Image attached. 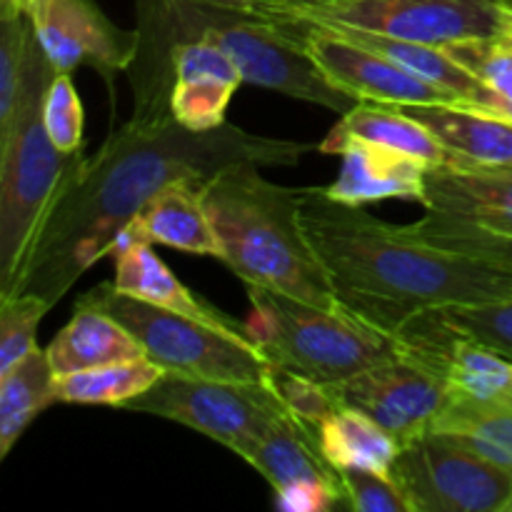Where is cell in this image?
Instances as JSON below:
<instances>
[{
  "label": "cell",
  "mask_w": 512,
  "mask_h": 512,
  "mask_svg": "<svg viewBox=\"0 0 512 512\" xmlns=\"http://www.w3.org/2000/svg\"><path fill=\"white\" fill-rule=\"evenodd\" d=\"M300 225L340 305L390 335L428 310L512 298V270L435 248L325 188H300Z\"/></svg>",
  "instance_id": "cell-2"
},
{
  "label": "cell",
  "mask_w": 512,
  "mask_h": 512,
  "mask_svg": "<svg viewBox=\"0 0 512 512\" xmlns=\"http://www.w3.org/2000/svg\"><path fill=\"white\" fill-rule=\"evenodd\" d=\"M50 310L48 300L35 293H15L0 298V375L38 350L40 320Z\"/></svg>",
  "instance_id": "cell-30"
},
{
  "label": "cell",
  "mask_w": 512,
  "mask_h": 512,
  "mask_svg": "<svg viewBox=\"0 0 512 512\" xmlns=\"http://www.w3.org/2000/svg\"><path fill=\"white\" fill-rule=\"evenodd\" d=\"M405 113L428 125L445 145L448 160L478 168H512V120L460 103L400 105Z\"/></svg>",
  "instance_id": "cell-20"
},
{
  "label": "cell",
  "mask_w": 512,
  "mask_h": 512,
  "mask_svg": "<svg viewBox=\"0 0 512 512\" xmlns=\"http://www.w3.org/2000/svg\"><path fill=\"white\" fill-rule=\"evenodd\" d=\"M320 153L340 155L338 178L325 188L333 200L348 205H368L378 200H413L423 205L430 165L410 155L360 138L328 135L318 145Z\"/></svg>",
  "instance_id": "cell-17"
},
{
  "label": "cell",
  "mask_w": 512,
  "mask_h": 512,
  "mask_svg": "<svg viewBox=\"0 0 512 512\" xmlns=\"http://www.w3.org/2000/svg\"><path fill=\"white\" fill-rule=\"evenodd\" d=\"M250 340L273 365L323 385L343 383L400 353V340L345 308H320L248 285Z\"/></svg>",
  "instance_id": "cell-6"
},
{
  "label": "cell",
  "mask_w": 512,
  "mask_h": 512,
  "mask_svg": "<svg viewBox=\"0 0 512 512\" xmlns=\"http://www.w3.org/2000/svg\"><path fill=\"white\" fill-rule=\"evenodd\" d=\"M265 383L273 388V393L278 395L285 410L298 420H303L305 425H310V428L320 425L330 413L340 408L338 400L328 390V385L318 383L313 378H305L300 373H293L288 368H280V365H270Z\"/></svg>",
  "instance_id": "cell-34"
},
{
  "label": "cell",
  "mask_w": 512,
  "mask_h": 512,
  "mask_svg": "<svg viewBox=\"0 0 512 512\" xmlns=\"http://www.w3.org/2000/svg\"><path fill=\"white\" fill-rule=\"evenodd\" d=\"M55 75L33 35L13 125L0 138V298L13 288L53 198L83 160L60 153L45 130L43 103Z\"/></svg>",
  "instance_id": "cell-5"
},
{
  "label": "cell",
  "mask_w": 512,
  "mask_h": 512,
  "mask_svg": "<svg viewBox=\"0 0 512 512\" xmlns=\"http://www.w3.org/2000/svg\"><path fill=\"white\" fill-rule=\"evenodd\" d=\"M133 85V115L58 190L8 295L35 293L53 308L85 270L123 248L130 220L173 180L205 183L235 163L295 165L315 150L228 123L195 133L173 118V80L133 75Z\"/></svg>",
  "instance_id": "cell-1"
},
{
  "label": "cell",
  "mask_w": 512,
  "mask_h": 512,
  "mask_svg": "<svg viewBox=\"0 0 512 512\" xmlns=\"http://www.w3.org/2000/svg\"><path fill=\"white\" fill-rule=\"evenodd\" d=\"M260 168L235 163L203 183L223 263L245 285L278 290L320 308H343L300 225V188L273 183Z\"/></svg>",
  "instance_id": "cell-3"
},
{
  "label": "cell",
  "mask_w": 512,
  "mask_h": 512,
  "mask_svg": "<svg viewBox=\"0 0 512 512\" xmlns=\"http://www.w3.org/2000/svg\"><path fill=\"white\" fill-rule=\"evenodd\" d=\"M45 353L55 375L143 358V348L123 323L103 310L85 308V305H75V315L50 340Z\"/></svg>",
  "instance_id": "cell-22"
},
{
  "label": "cell",
  "mask_w": 512,
  "mask_h": 512,
  "mask_svg": "<svg viewBox=\"0 0 512 512\" xmlns=\"http://www.w3.org/2000/svg\"><path fill=\"white\" fill-rule=\"evenodd\" d=\"M130 243H160L223 260L218 233L203 203V183L193 178L173 180L138 210L123 233V248Z\"/></svg>",
  "instance_id": "cell-19"
},
{
  "label": "cell",
  "mask_w": 512,
  "mask_h": 512,
  "mask_svg": "<svg viewBox=\"0 0 512 512\" xmlns=\"http://www.w3.org/2000/svg\"><path fill=\"white\" fill-rule=\"evenodd\" d=\"M238 10L263 18L363 28L390 38L438 45V48L463 40L495 38L500 25L498 0H325V3L260 0Z\"/></svg>",
  "instance_id": "cell-8"
},
{
  "label": "cell",
  "mask_w": 512,
  "mask_h": 512,
  "mask_svg": "<svg viewBox=\"0 0 512 512\" xmlns=\"http://www.w3.org/2000/svg\"><path fill=\"white\" fill-rule=\"evenodd\" d=\"M498 5H500V25L495 38L503 40L505 45H510L512 48V0H498Z\"/></svg>",
  "instance_id": "cell-36"
},
{
  "label": "cell",
  "mask_w": 512,
  "mask_h": 512,
  "mask_svg": "<svg viewBox=\"0 0 512 512\" xmlns=\"http://www.w3.org/2000/svg\"><path fill=\"white\" fill-rule=\"evenodd\" d=\"M343 508L358 512H413L408 498L390 473L350 468L338 470Z\"/></svg>",
  "instance_id": "cell-35"
},
{
  "label": "cell",
  "mask_w": 512,
  "mask_h": 512,
  "mask_svg": "<svg viewBox=\"0 0 512 512\" xmlns=\"http://www.w3.org/2000/svg\"><path fill=\"white\" fill-rule=\"evenodd\" d=\"M263 18V15H260ZM283 25L308 50L325 78L343 90L358 103H385V105H440L460 103L453 93L408 73L385 55L358 45L355 40L335 33L318 23L305 20L268 18Z\"/></svg>",
  "instance_id": "cell-12"
},
{
  "label": "cell",
  "mask_w": 512,
  "mask_h": 512,
  "mask_svg": "<svg viewBox=\"0 0 512 512\" xmlns=\"http://www.w3.org/2000/svg\"><path fill=\"white\" fill-rule=\"evenodd\" d=\"M433 313L450 328L483 340L512 360V298L480 305H448Z\"/></svg>",
  "instance_id": "cell-32"
},
{
  "label": "cell",
  "mask_w": 512,
  "mask_h": 512,
  "mask_svg": "<svg viewBox=\"0 0 512 512\" xmlns=\"http://www.w3.org/2000/svg\"><path fill=\"white\" fill-rule=\"evenodd\" d=\"M115 258V278L113 285L125 295L153 303L158 308L173 310V313L188 315V318L208 323L213 328L225 330V333L240 335V338H250L248 328L240 320L230 318L213 303L205 298H198L188 285L180 283L175 278L173 270L153 253L150 243H130L120 248Z\"/></svg>",
  "instance_id": "cell-21"
},
{
  "label": "cell",
  "mask_w": 512,
  "mask_h": 512,
  "mask_svg": "<svg viewBox=\"0 0 512 512\" xmlns=\"http://www.w3.org/2000/svg\"><path fill=\"white\" fill-rule=\"evenodd\" d=\"M328 390L338 405L373 418L400 445L430 433L435 418L450 400L445 380L405 353L393 355L343 383L328 385Z\"/></svg>",
  "instance_id": "cell-13"
},
{
  "label": "cell",
  "mask_w": 512,
  "mask_h": 512,
  "mask_svg": "<svg viewBox=\"0 0 512 512\" xmlns=\"http://www.w3.org/2000/svg\"><path fill=\"white\" fill-rule=\"evenodd\" d=\"M430 430L460 440L485 460L512 473V413H495L450 398Z\"/></svg>",
  "instance_id": "cell-28"
},
{
  "label": "cell",
  "mask_w": 512,
  "mask_h": 512,
  "mask_svg": "<svg viewBox=\"0 0 512 512\" xmlns=\"http://www.w3.org/2000/svg\"><path fill=\"white\" fill-rule=\"evenodd\" d=\"M330 135L370 140V143L383 145L395 153L423 160L430 168L443 165L448 160V150L430 133L428 125L405 113L400 105L358 103L340 118V123L330 130Z\"/></svg>",
  "instance_id": "cell-24"
},
{
  "label": "cell",
  "mask_w": 512,
  "mask_h": 512,
  "mask_svg": "<svg viewBox=\"0 0 512 512\" xmlns=\"http://www.w3.org/2000/svg\"><path fill=\"white\" fill-rule=\"evenodd\" d=\"M28 0H0V20H13L25 13Z\"/></svg>",
  "instance_id": "cell-37"
},
{
  "label": "cell",
  "mask_w": 512,
  "mask_h": 512,
  "mask_svg": "<svg viewBox=\"0 0 512 512\" xmlns=\"http://www.w3.org/2000/svg\"><path fill=\"white\" fill-rule=\"evenodd\" d=\"M163 375V368L143 355L135 360H120V363L55 375V398L58 403L123 408L128 400L138 398L150 385L158 383Z\"/></svg>",
  "instance_id": "cell-27"
},
{
  "label": "cell",
  "mask_w": 512,
  "mask_h": 512,
  "mask_svg": "<svg viewBox=\"0 0 512 512\" xmlns=\"http://www.w3.org/2000/svg\"><path fill=\"white\" fill-rule=\"evenodd\" d=\"M25 13L58 73L88 65L113 78L133 68L140 53V30L118 28L95 0H28Z\"/></svg>",
  "instance_id": "cell-14"
},
{
  "label": "cell",
  "mask_w": 512,
  "mask_h": 512,
  "mask_svg": "<svg viewBox=\"0 0 512 512\" xmlns=\"http://www.w3.org/2000/svg\"><path fill=\"white\" fill-rule=\"evenodd\" d=\"M245 463L253 465L275 490L285 512H323L343 505L338 468L320 453L315 428L285 413L255 443Z\"/></svg>",
  "instance_id": "cell-15"
},
{
  "label": "cell",
  "mask_w": 512,
  "mask_h": 512,
  "mask_svg": "<svg viewBox=\"0 0 512 512\" xmlns=\"http://www.w3.org/2000/svg\"><path fill=\"white\" fill-rule=\"evenodd\" d=\"M450 55L463 68L478 78L480 110L503 115L512 120V48L498 38L463 40V43L445 45Z\"/></svg>",
  "instance_id": "cell-29"
},
{
  "label": "cell",
  "mask_w": 512,
  "mask_h": 512,
  "mask_svg": "<svg viewBox=\"0 0 512 512\" xmlns=\"http://www.w3.org/2000/svg\"><path fill=\"white\" fill-rule=\"evenodd\" d=\"M390 475L413 512H505L512 498L510 470L433 430L400 445Z\"/></svg>",
  "instance_id": "cell-10"
},
{
  "label": "cell",
  "mask_w": 512,
  "mask_h": 512,
  "mask_svg": "<svg viewBox=\"0 0 512 512\" xmlns=\"http://www.w3.org/2000/svg\"><path fill=\"white\" fill-rule=\"evenodd\" d=\"M285 3H325V0H285Z\"/></svg>",
  "instance_id": "cell-39"
},
{
  "label": "cell",
  "mask_w": 512,
  "mask_h": 512,
  "mask_svg": "<svg viewBox=\"0 0 512 512\" xmlns=\"http://www.w3.org/2000/svg\"><path fill=\"white\" fill-rule=\"evenodd\" d=\"M395 338L400 353L445 380L450 398L495 413H512V360L483 340L450 328L433 310L410 320Z\"/></svg>",
  "instance_id": "cell-11"
},
{
  "label": "cell",
  "mask_w": 512,
  "mask_h": 512,
  "mask_svg": "<svg viewBox=\"0 0 512 512\" xmlns=\"http://www.w3.org/2000/svg\"><path fill=\"white\" fill-rule=\"evenodd\" d=\"M133 413L158 415L173 423L193 428L205 438L225 445L240 458H248L275 420L288 410L265 380L183 378L165 373L143 395L123 405Z\"/></svg>",
  "instance_id": "cell-9"
},
{
  "label": "cell",
  "mask_w": 512,
  "mask_h": 512,
  "mask_svg": "<svg viewBox=\"0 0 512 512\" xmlns=\"http://www.w3.org/2000/svg\"><path fill=\"white\" fill-rule=\"evenodd\" d=\"M33 35L28 13L13 20H0V138H5L13 125Z\"/></svg>",
  "instance_id": "cell-31"
},
{
  "label": "cell",
  "mask_w": 512,
  "mask_h": 512,
  "mask_svg": "<svg viewBox=\"0 0 512 512\" xmlns=\"http://www.w3.org/2000/svg\"><path fill=\"white\" fill-rule=\"evenodd\" d=\"M170 110L183 128L203 133L225 125L235 90L245 83L235 60L208 38H183L170 45Z\"/></svg>",
  "instance_id": "cell-16"
},
{
  "label": "cell",
  "mask_w": 512,
  "mask_h": 512,
  "mask_svg": "<svg viewBox=\"0 0 512 512\" xmlns=\"http://www.w3.org/2000/svg\"><path fill=\"white\" fill-rule=\"evenodd\" d=\"M315 435H318L320 453L338 470L363 468L390 473L400 453V443L383 425L345 405L315 425Z\"/></svg>",
  "instance_id": "cell-25"
},
{
  "label": "cell",
  "mask_w": 512,
  "mask_h": 512,
  "mask_svg": "<svg viewBox=\"0 0 512 512\" xmlns=\"http://www.w3.org/2000/svg\"><path fill=\"white\" fill-rule=\"evenodd\" d=\"M203 3L223 5V8H245V5H253V3H260V0H203Z\"/></svg>",
  "instance_id": "cell-38"
},
{
  "label": "cell",
  "mask_w": 512,
  "mask_h": 512,
  "mask_svg": "<svg viewBox=\"0 0 512 512\" xmlns=\"http://www.w3.org/2000/svg\"><path fill=\"white\" fill-rule=\"evenodd\" d=\"M43 123L48 138L65 155L83 153V103L70 73H58L45 93Z\"/></svg>",
  "instance_id": "cell-33"
},
{
  "label": "cell",
  "mask_w": 512,
  "mask_h": 512,
  "mask_svg": "<svg viewBox=\"0 0 512 512\" xmlns=\"http://www.w3.org/2000/svg\"><path fill=\"white\" fill-rule=\"evenodd\" d=\"M58 403L55 370L45 350H35L0 375V460H5L28 425Z\"/></svg>",
  "instance_id": "cell-26"
},
{
  "label": "cell",
  "mask_w": 512,
  "mask_h": 512,
  "mask_svg": "<svg viewBox=\"0 0 512 512\" xmlns=\"http://www.w3.org/2000/svg\"><path fill=\"white\" fill-rule=\"evenodd\" d=\"M75 305L113 315L138 340L145 358L160 365L163 373L258 383L268 378L273 365L250 338L225 333L188 315L120 293L113 280L100 283L98 288L78 298Z\"/></svg>",
  "instance_id": "cell-7"
},
{
  "label": "cell",
  "mask_w": 512,
  "mask_h": 512,
  "mask_svg": "<svg viewBox=\"0 0 512 512\" xmlns=\"http://www.w3.org/2000/svg\"><path fill=\"white\" fill-rule=\"evenodd\" d=\"M510 173H512V168H510Z\"/></svg>",
  "instance_id": "cell-40"
},
{
  "label": "cell",
  "mask_w": 512,
  "mask_h": 512,
  "mask_svg": "<svg viewBox=\"0 0 512 512\" xmlns=\"http://www.w3.org/2000/svg\"><path fill=\"white\" fill-rule=\"evenodd\" d=\"M325 28H333L335 33L345 35V38L355 40L358 45H365V48L390 58L400 68L408 70V73L448 90V93H453L460 100V105H473V108L480 105L483 88H480L478 78L468 68H463L445 48L415 43V40L390 38V35L373 33V30L363 28H343V25H325Z\"/></svg>",
  "instance_id": "cell-23"
},
{
  "label": "cell",
  "mask_w": 512,
  "mask_h": 512,
  "mask_svg": "<svg viewBox=\"0 0 512 512\" xmlns=\"http://www.w3.org/2000/svg\"><path fill=\"white\" fill-rule=\"evenodd\" d=\"M423 208L512 235V173L445 160L428 170Z\"/></svg>",
  "instance_id": "cell-18"
},
{
  "label": "cell",
  "mask_w": 512,
  "mask_h": 512,
  "mask_svg": "<svg viewBox=\"0 0 512 512\" xmlns=\"http://www.w3.org/2000/svg\"><path fill=\"white\" fill-rule=\"evenodd\" d=\"M140 28L173 45L208 38L238 65L245 83L323 105L345 115L358 100L335 88L290 30L260 15L203 0H143Z\"/></svg>",
  "instance_id": "cell-4"
}]
</instances>
